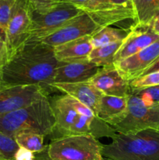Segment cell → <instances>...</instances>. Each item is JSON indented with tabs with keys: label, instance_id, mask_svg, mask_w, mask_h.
I'll list each match as a JSON object with an SVG mask.
<instances>
[{
	"label": "cell",
	"instance_id": "6da1fadb",
	"mask_svg": "<svg viewBox=\"0 0 159 160\" xmlns=\"http://www.w3.org/2000/svg\"><path fill=\"white\" fill-rule=\"evenodd\" d=\"M58 64L53 47L40 41L28 42L3 66V85H38L49 95L55 90L52 84Z\"/></svg>",
	"mask_w": 159,
	"mask_h": 160
},
{
	"label": "cell",
	"instance_id": "7a4b0ae2",
	"mask_svg": "<svg viewBox=\"0 0 159 160\" xmlns=\"http://www.w3.org/2000/svg\"><path fill=\"white\" fill-rule=\"evenodd\" d=\"M55 128V120L48 97L22 109L0 115V131L12 138L21 131L45 137L52 134Z\"/></svg>",
	"mask_w": 159,
	"mask_h": 160
},
{
	"label": "cell",
	"instance_id": "3957f363",
	"mask_svg": "<svg viewBox=\"0 0 159 160\" xmlns=\"http://www.w3.org/2000/svg\"><path fill=\"white\" fill-rule=\"evenodd\" d=\"M102 156L112 160H159V131L116 133L110 144L102 145Z\"/></svg>",
	"mask_w": 159,
	"mask_h": 160
},
{
	"label": "cell",
	"instance_id": "277c9868",
	"mask_svg": "<svg viewBox=\"0 0 159 160\" xmlns=\"http://www.w3.org/2000/svg\"><path fill=\"white\" fill-rule=\"evenodd\" d=\"M51 160H101L102 144L91 134L56 138L47 148Z\"/></svg>",
	"mask_w": 159,
	"mask_h": 160
},
{
	"label": "cell",
	"instance_id": "5b68a950",
	"mask_svg": "<svg viewBox=\"0 0 159 160\" xmlns=\"http://www.w3.org/2000/svg\"><path fill=\"white\" fill-rule=\"evenodd\" d=\"M83 12L75 5L61 2L42 9H31V23L28 42L41 41Z\"/></svg>",
	"mask_w": 159,
	"mask_h": 160
},
{
	"label": "cell",
	"instance_id": "8992f818",
	"mask_svg": "<svg viewBox=\"0 0 159 160\" xmlns=\"http://www.w3.org/2000/svg\"><path fill=\"white\" fill-rule=\"evenodd\" d=\"M111 127L117 133L124 134H136L147 129L158 130L159 105L146 106L140 98L130 94L126 115L121 121Z\"/></svg>",
	"mask_w": 159,
	"mask_h": 160
},
{
	"label": "cell",
	"instance_id": "52a82bcc",
	"mask_svg": "<svg viewBox=\"0 0 159 160\" xmlns=\"http://www.w3.org/2000/svg\"><path fill=\"white\" fill-rule=\"evenodd\" d=\"M101 28L103 27L97 22L91 14L84 11L40 42L54 48L80 38L94 35Z\"/></svg>",
	"mask_w": 159,
	"mask_h": 160
},
{
	"label": "cell",
	"instance_id": "ba28073f",
	"mask_svg": "<svg viewBox=\"0 0 159 160\" xmlns=\"http://www.w3.org/2000/svg\"><path fill=\"white\" fill-rule=\"evenodd\" d=\"M31 23V8L27 1L16 0L12 15L6 28V47L9 59L28 42Z\"/></svg>",
	"mask_w": 159,
	"mask_h": 160
},
{
	"label": "cell",
	"instance_id": "9c48e42d",
	"mask_svg": "<svg viewBox=\"0 0 159 160\" xmlns=\"http://www.w3.org/2000/svg\"><path fill=\"white\" fill-rule=\"evenodd\" d=\"M48 97L38 85L13 86L0 91V115L22 109Z\"/></svg>",
	"mask_w": 159,
	"mask_h": 160
},
{
	"label": "cell",
	"instance_id": "30bf717a",
	"mask_svg": "<svg viewBox=\"0 0 159 160\" xmlns=\"http://www.w3.org/2000/svg\"><path fill=\"white\" fill-rule=\"evenodd\" d=\"M159 59V39L130 57L115 63L122 77L129 83L140 78Z\"/></svg>",
	"mask_w": 159,
	"mask_h": 160
},
{
	"label": "cell",
	"instance_id": "8fae6325",
	"mask_svg": "<svg viewBox=\"0 0 159 160\" xmlns=\"http://www.w3.org/2000/svg\"><path fill=\"white\" fill-rule=\"evenodd\" d=\"M101 68L90 62L88 59L70 62H59L55 72L53 84L87 82L97 74Z\"/></svg>",
	"mask_w": 159,
	"mask_h": 160
},
{
	"label": "cell",
	"instance_id": "7c38bea8",
	"mask_svg": "<svg viewBox=\"0 0 159 160\" xmlns=\"http://www.w3.org/2000/svg\"><path fill=\"white\" fill-rule=\"evenodd\" d=\"M89 82L103 95L129 97L131 94L129 82L120 75L115 65L101 67Z\"/></svg>",
	"mask_w": 159,
	"mask_h": 160
},
{
	"label": "cell",
	"instance_id": "4fadbf2b",
	"mask_svg": "<svg viewBox=\"0 0 159 160\" xmlns=\"http://www.w3.org/2000/svg\"><path fill=\"white\" fill-rule=\"evenodd\" d=\"M159 39L151 28H131L117 51L114 64L119 62L151 45Z\"/></svg>",
	"mask_w": 159,
	"mask_h": 160
},
{
	"label": "cell",
	"instance_id": "5bb4252c",
	"mask_svg": "<svg viewBox=\"0 0 159 160\" xmlns=\"http://www.w3.org/2000/svg\"><path fill=\"white\" fill-rule=\"evenodd\" d=\"M52 87L87 106L96 117L99 102L103 94L89 81L73 84H53Z\"/></svg>",
	"mask_w": 159,
	"mask_h": 160
},
{
	"label": "cell",
	"instance_id": "9a60e30c",
	"mask_svg": "<svg viewBox=\"0 0 159 160\" xmlns=\"http://www.w3.org/2000/svg\"><path fill=\"white\" fill-rule=\"evenodd\" d=\"M50 100V99H49ZM51 109L55 120V128L53 132H57L59 137L70 136L80 114L70 106L63 96H57L50 100Z\"/></svg>",
	"mask_w": 159,
	"mask_h": 160
},
{
	"label": "cell",
	"instance_id": "2e32d148",
	"mask_svg": "<svg viewBox=\"0 0 159 160\" xmlns=\"http://www.w3.org/2000/svg\"><path fill=\"white\" fill-rule=\"evenodd\" d=\"M128 97L103 95L98 105L96 117L110 126L123 120L127 110Z\"/></svg>",
	"mask_w": 159,
	"mask_h": 160
},
{
	"label": "cell",
	"instance_id": "e0dca14e",
	"mask_svg": "<svg viewBox=\"0 0 159 160\" xmlns=\"http://www.w3.org/2000/svg\"><path fill=\"white\" fill-rule=\"evenodd\" d=\"M93 48L91 36H85L54 47V52L59 62H70L88 59Z\"/></svg>",
	"mask_w": 159,
	"mask_h": 160
},
{
	"label": "cell",
	"instance_id": "ac0fdd59",
	"mask_svg": "<svg viewBox=\"0 0 159 160\" xmlns=\"http://www.w3.org/2000/svg\"><path fill=\"white\" fill-rule=\"evenodd\" d=\"M132 6L134 23L131 28H150L159 14V0H132Z\"/></svg>",
	"mask_w": 159,
	"mask_h": 160
},
{
	"label": "cell",
	"instance_id": "d6986e66",
	"mask_svg": "<svg viewBox=\"0 0 159 160\" xmlns=\"http://www.w3.org/2000/svg\"><path fill=\"white\" fill-rule=\"evenodd\" d=\"M80 9L85 12H129L133 11L132 0H90Z\"/></svg>",
	"mask_w": 159,
	"mask_h": 160
},
{
	"label": "cell",
	"instance_id": "ffe728a7",
	"mask_svg": "<svg viewBox=\"0 0 159 160\" xmlns=\"http://www.w3.org/2000/svg\"><path fill=\"white\" fill-rule=\"evenodd\" d=\"M130 30L119 29L112 28L111 26L104 27L99 31L91 36V43L93 48L104 46L115 42H123L129 34Z\"/></svg>",
	"mask_w": 159,
	"mask_h": 160
},
{
	"label": "cell",
	"instance_id": "44dd1931",
	"mask_svg": "<svg viewBox=\"0 0 159 160\" xmlns=\"http://www.w3.org/2000/svg\"><path fill=\"white\" fill-rule=\"evenodd\" d=\"M122 42H115L104 46L94 48L88 56V60L100 67L114 65V59Z\"/></svg>",
	"mask_w": 159,
	"mask_h": 160
},
{
	"label": "cell",
	"instance_id": "7402d4cb",
	"mask_svg": "<svg viewBox=\"0 0 159 160\" xmlns=\"http://www.w3.org/2000/svg\"><path fill=\"white\" fill-rule=\"evenodd\" d=\"M45 136L29 131H21L14 136L19 147L23 148L33 153H39L45 151L48 145L44 143Z\"/></svg>",
	"mask_w": 159,
	"mask_h": 160
},
{
	"label": "cell",
	"instance_id": "603a6c76",
	"mask_svg": "<svg viewBox=\"0 0 159 160\" xmlns=\"http://www.w3.org/2000/svg\"><path fill=\"white\" fill-rule=\"evenodd\" d=\"M131 94L140 98L146 106L159 105V85L132 90Z\"/></svg>",
	"mask_w": 159,
	"mask_h": 160
},
{
	"label": "cell",
	"instance_id": "cb8c5ba5",
	"mask_svg": "<svg viewBox=\"0 0 159 160\" xmlns=\"http://www.w3.org/2000/svg\"><path fill=\"white\" fill-rule=\"evenodd\" d=\"M19 148L15 139L0 131V155L5 160H13Z\"/></svg>",
	"mask_w": 159,
	"mask_h": 160
},
{
	"label": "cell",
	"instance_id": "d4e9b609",
	"mask_svg": "<svg viewBox=\"0 0 159 160\" xmlns=\"http://www.w3.org/2000/svg\"><path fill=\"white\" fill-rule=\"evenodd\" d=\"M131 91L159 85V71L143 75L129 83Z\"/></svg>",
	"mask_w": 159,
	"mask_h": 160
},
{
	"label": "cell",
	"instance_id": "484cf974",
	"mask_svg": "<svg viewBox=\"0 0 159 160\" xmlns=\"http://www.w3.org/2000/svg\"><path fill=\"white\" fill-rule=\"evenodd\" d=\"M16 0H0V25L6 30Z\"/></svg>",
	"mask_w": 159,
	"mask_h": 160
},
{
	"label": "cell",
	"instance_id": "4316f807",
	"mask_svg": "<svg viewBox=\"0 0 159 160\" xmlns=\"http://www.w3.org/2000/svg\"><path fill=\"white\" fill-rule=\"evenodd\" d=\"M64 98V99L65 100L67 103L70 105L71 107H73L76 112L79 114H81V115H84L85 117H89L90 119H94L96 118L94 113L93 112V111L90 109H89L87 106H84V104H82L81 102H80L78 100L75 99L73 97L70 96L68 95H62Z\"/></svg>",
	"mask_w": 159,
	"mask_h": 160
},
{
	"label": "cell",
	"instance_id": "83f0119b",
	"mask_svg": "<svg viewBox=\"0 0 159 160\" xmlns=\"http://www.w3.org/2000/svg\"><path fill=\"white\" fill-rule=\"evenodd\" d=\"M26 1L31 9H42L58 2L57 0H26Z\"/></svg>",
	"mask_w": 159,
	"mask_h": 160
},
{
	"label": "cell",
	"instance_id": "f1b7e54d",
	"mask_svg": "<svg viewBox=\"0 0 159 160\" xmlns=\"http://www.w3.org/2000/svg\"><path fill=\"white\" fill-rule=\"evenodd\" d=\"M35 154L23 148H19L16 152L13 160H34Z\"/></svg>",
	"mask_w": 159,
	"mask_h": 160
},
{
	"label": "cell",
	"instance_id": "f546056e",
	"mask_svg": "<svg viewBox=\"0 0 159 160\" xmlns=\"http://www.w3.org/2000/svg\"><path fill=\"white\" fill-rule=\"evenodd\" d=\"M8 59L9 56H8L6 44L0 41V65L4 66L8 61Z\"/></svg>",
	"mask_w": 159,
	"mask_h": 160
},
{
	"label": "cell",
	"instance_id": "4dcf8cb0",
	"mask_svg": "<svg viewBox=\"0 0 159 160\" xmlns=\"http://www.w3.org/2000/svg\"><path fill=\"white\" fill-rule=\"evenodd\" d=\"M90 0H57V2H66L70 4H73L76 6L77 7L81 8L84 6L86 3H87Z\"/></svg>",
	"mask_w": 159,
	"mask_h": 160
},
{
	"label": "cell",
	"instance_id": "1f68e13d",
	"mask_svg": "<svg viewBox=\"0 0 159 160\" xmlns=\"http://www.w3.org/2000/svg\"><path fill=\"white\" fill-rule=\"evenodd\" d=\"M150 28H151V30L154 33V34H156L157 35L159 36V14L155 17V19L153 20Z\"/></svg>",
	"mask_w": 159,
	"mask_h": 160
},
{
	"label": "cell",
	"instance_id": "d6a6232c",
	"mask_svg": "<svg viewBox=\"0 0 159 160\" xmlns=\"http://www.w3.org/2000/svg\"><path fill=\"white\" fill-rule=\"evenodd\" d=\"M47 148H48V146H47ZM34 154H35V159H34V160H51L50 159L49 156H48L47 148L45 151L41 152L34 153Z\"/></svg>",
	"mask_w": 159,
	"mask_h": 160
},
{
	"label": "cell",
	"instance_id": "836d02e7",
	"mask_svg": "<svg viewBox=\"0 0 159 160\" xmlns=\"http://www.w3.org/2000/svg\"><path fill=\"white\" fill-rule=\"evenodd\" d=\"M157 71H159V59H157V60L156 61L152 66H151V67H150L149 68H148L147 70L143 73V75L149 74V73H154V72H157ZM143 75H142V76H143Z\"/></svg>",
	"mask_w": 159,
	"mask_h": 160
},
{
	"label": "cell",
	"instance_id": "e575fe53",
	"mask_svg": "<svg viewBox=\"0 0 159 160\" xmlns=\"http://www.w3.org/2000/svg\"><path fill=\"white\" fill-rule=\"evenodd\" d=\"M7 40V34H6V30L0 25V41L5 42L6 44Z\"/></svg>",
	"mask_w": 159,
	"mask_h": 160
},
{
	"label": "cell",
	"instance_id": "d590c367",
	"mask_svg": "<svg viewBox=\"0 0 159 160\" xmlns=\"http://www.w3.org/2000/svg\"><path fill=\"white\" fill-rule=\"evenodd\" d=\"M2 67L3 66L0 65V91L2 90L3 88H5L2 82Z\"/></svg>",
	"mask_w": 159,
	"mask_h": 160
},
{
	"label": "cell",
	"instance_id": "8d00e7d4",
	"mask_svg": "<svg viewBox=\"0 0 159 160\" xmlns=\"http://www.w3.org/2000/svg\"><path fill=\"white\" fill-rule=\"evenodd\" d=\"M101 160H112V159H108V158H105V157H102V159H101Z\"/></svg>",
	"mask_w": 159,
	"mask_h": 160
},
{
	"label": "cell",
	"instance_id": "74e56055",
	"mask_svg": "<svg viewBox=\"0 0 159 160\" xmlns=\"http://www.w3.org/2000/svg\"><path fill=\"white\" fill-rule=\"evenodd\" d=\"M0 160H5V159H4V158H3V157H2V156H1V155H0Z\"/></svg>",
	"mask_w": 159,
	"mask_h": 160
},
{
	"label": "cell",
	"instance_id": "f35d334b",
	"mask_svg": "<svg viewBox=\"0 0 159 160\" xmlns=\"http://www.w3.org/2000/svg\"><path fill=\"white\" fill-rule=\"evenodd\" d=\"M158 131H159V128H158Z\"/></svg>",
	"mask_w": 159,
	"mask_h": 160
}]
</instances>
